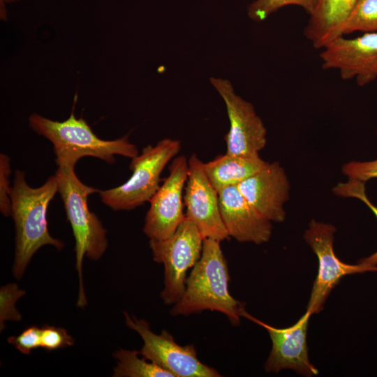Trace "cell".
<instances>
[{
	"label": "cell",
	"instance_id": "obj_5",
	"mask_svg": "<svg viewBox=\"0 0 377 377\" xmlns=\"http://www.w3.org/2000/svg\"><path fill=\"white\" fill-rule=\"evenodd\" d=\"M177 140L165 138L148 145L131 158L132 175L119 186L100 190L103 203L113 210H131L149 202L160 187L161 175L166 165L179 152Z\"/></svg>",
	"mask_w": 377,
	"mask_h": 377
},
{
	"label": "cell",
	"instance_id": "obj_9",
	"mask_svg": "<svg viewBox=\"0 0 377 377\" xmlns=\"http://www.w3.org/2000/svg\"><path fill=\"white\" fill-rule=\"evenodd\" d=\"M209 82L223 100L230 121L226 153L258 156L267 143V129L253 105L235 93L228 80L212 77Z\"/></svg>",
	"mask_w": 377,
	"mask_h": 377
},
{
	"label": "cell",
	"instance_id": "obj_27",
	"mask_svg": "<svg viewBox=\"0 0 377 377\" xmlns=\"http://www.w3.org/2000/svg\"><path fill=\"white\" fill-rule=\"evenodd\" d=\"M6 3H11L21 0H5Z\"/></svg>",
	"mask_w": 377,
	"mask_h": 377
},
{
	"label": "cell",
	"instance_id": "obj_15",
	"mask_svg": "<svg viewBox=\"0 0 377 377\" xmlns=\"http://www.w3.org/2000/svg\"><path fill=\"white\" fill-rule=\"evenodd\" d=\"M221 218L229 237L240 242L261 244L272 235V221L257 212L237 186L218 191Z\"/></svg>",
	"mask_w": 377,
	"mask_h": 377
},
{
	"label": "cell",
	"instance_id": "obj_17",
	"mask_svg": "<svg viewBox=\"0 0 377 377\" xmlns=\"http://www.w3.org/2000/svg\"><path fill=\"white\" fill-rule=\"evenodd\" d=\"M269 163L260 157H247L226 153L204 163V170L209 182L219 191L237 186L242 181L266 168Z\"/></svg>",
	"mask_w": 377,
	"mask_h": 377
},
{
	"label": "cell",
	"instance_id": "obj_7",
	"mask_svg": "<svg viewBox=\"0 0 377 377\" xmlns=\"http://www.w3.org/2000/svg\"><path fill=\"white\" fill-rule=\"evenodd\" d=\"M126 325L137 332L143 341L140 355L172 374L174 377H219L214 369L201 362L194 345L181 346L166 330L153 332L144 319L124 313Z\"/></svg>",
	"mask_w": 377,
	"mask_h": 377
},
{
	"label": "cell",
	"instance_id": "obj_20",
	"mask_svg": "<svg viewBox=\"0 0 377 377\" xmlns=\"http://www.w3.org/2000/svg\"><path fill=\"white\" fill-rule=\"evenodd\" d=\"M319 0H256L247 8L249 17L260 22L287 6L302 8L309 15L315 10Z\"/></svg>",
	"mask_w": 377,
	"mask_h": 377
},
{
	"label": "cell",
	"instance_id": "obj_25",
	"mask_svg": "<svg viewBox=\"0 0 377 377\" xmlns=\"http://www.w3.org/2000/svg\"><path fill=\"white\" fill-rule=\"evenodd\" d=\"M8 342L20 353L28 355L33 350L40 347L41 328L36 326L29 327L17 336L8 338Z\"/></svg>",
	"mask_w": 377,
	"mask_h": 377
},
{
	"label": "cell",
	"instance_id": "obj_4",
	"mask_svg": "<svg viewBox=\"0 0 377 377\" xmlns=\"http://www.w3.org/2000/svg\"><path fill=\"white\" fill-rule=\"evenodd\" d=\"M75 166H59L55 175L58 179V192L75 242V267L79 278L77 306L84 308L87 304L82 280L84 258L98 260L105 253L108 243L106 229L88 206V197L99 193L100 190L80 181L75 172Z\"/></svg>",
	"mask_w": 377,
	"mask_h": 377
},
{
	"label": "cell",
	"instance_id": "obj_8",
	"mask_svg": "<svg viewBox=\"0 0 377 377\" xmlns=\"http://www.w3.org/2000/svg\"><path fill=\"white\" fill-rule=\"evenodd\" d=\"M336 228L327 223L312 219L304 238L316 255L318 270L313 281L306 311L311 315L320 313L332 290L344 276L368 271H377L363 263L346 264L336 256L333 243Z\"/></svg>",
	"mask_w": 377,
	"mask_h": 377
},
{
	"label": "cell",
	"instance_id": "obj_26",
	"mask_svg": "<svg viewBox=\"0 0 377 377\" xmlns=\"http://www.w3.org/2000/svg\"><path fill=\"white\" fill-rule=\"evenodd\" d=\"M343 173L348 179L364 182L377 178V159L371 161H350L342 167Z\"/></svg>",
	"mask_w": 377,
	"mask_h": 377
},
{
	"label": "cell",
	"instance_id": "obj_21",
	"mask_svg": "<svg viewBox=\"0 0 377 377\" xmlns=\"http://www.w3.org/2000/svg\"><path fill=\"white\" fill-rule=\"evenodd\" d=\"M364 182L348 179L346 182H340L333 188L335 195L344 198H354L364 202L377 218V207L369 199L366 194ZM359 263L377 269V251L369 257L361 259Z\"/></svg>",
	"mask_w": 377,
	"mask_h": 377
},
{
	"label": "cell",
	"instance_id": "obj_18",
	"mask_svg": "<svg viewBox=\"0 0 377 377\" xmlns=\"http://www.w3.org/2000/svg\"><path fill=\"white\" fill-rule=\"evenodd\" d=\"M117 366L114 377H174L170 372L140 355L139 351L120 348L113 353Z\"/></svg>",
	"mask_w": 377,
	"mask_h": 377
},
{
	"label": "cell",
	"instance_id": "obj_2",
	"mask_svg": "<svg viewBox=\"0 0 377 377\" xmlns=\"http://www.w3.org/2000/svg\"><path fill=\"white\" fill-rule=\"evenodd\" d=\"M220 242L204 239L201 256L186 279L182 297L170 310L171 315L216 311L226 316L232 325L239 324L244 305L230 294L228 264Z\"/></svg>",
	"mask_w": 377,
	"mask_h": 377
},
{
	"label": "cell",
	"instance_id": "obj_6",
	"mask_svg": "<svg viewBox=\"0 0 377 377\" xmlns=\"http://www.w3.org/2000/svg\"><path fill=\"white\" fill-rule=\"evenodd\" d=\"M203 241L196 226L186 217L170 237L149 239L153 260L164 266V288L160 295L165 304H175L182 297L186 272L200 259Z\"/></svg>",
	"mask_w": 377,
	"mask_h": 377
},
{
	"label": "cell",
	"instance_id": "obj_3",
	"mask_svg": "<svg viewBox=\"0 0 377 377\" xmlns=\"http://www.w3.org/2000/svg\"><path fill=\"white\" fill-rule=\"evenodd\" d=\"M29 124L35 133L52 144L58 167L75 165L84 156L114 163L115 155L132 158L139 154L128 135L112 140L98 138L83 118L75 117L73 110L69 117L62 121L32 114L29 117Z\"/></svg>",
	"mask_w": 377,
	"mask_h": 377
},
{
	"label": "cell",
	"instance_id": "obj_22",
	"mask_svg": "<svg viewBox=\"0 0 377 377\" xmlns=\"http://www.w3.org/2000/svg\"><path fill=\"white\" fill-rule=\"evenodd\" d=\"M25 294V291L18 288L16 283L3 286L0 290V325L1 330L8 320L19 321L22 319L20 313L16 308L17 301Z\"/></svg>",
	"mask_w": 377,
	"mask_h": 377
},
{
	"label": "cell",
	"instance_id": "obj_23",
	"mask_svg": "<svg viewBox=\"0 0 377 377\" xmlns=\"http://www.w3.org/2000/svg\"><path fill=\"white\" fill-rule=\"evenodd\" d=\"M75 340L65 329L45 325L41 328L40 348L47 351L71 346Z\"/></svg>",
	"mask_w": 377,
	"mask_h": 377
},
{
	"label": "cell",
	"instance_id": "obj_24",
	"mask_svg": "<svg viewBox=\"0 0 377 377\" xmlns=\"http://www.w3.org/2000/svg\"><path fill=\"white\" fill-rule=\"evenodd\" d=\"M10 158L6 154H0V211L7 217L11 216L10 176Z\"/></svg>",
	"mask_w": 377,
	"mask_h": 377
},
{
	"label": "cell",
	"instance_id": "obj_13",
	"mask_svg": "<svg viewBox=\"0 0 377 377\" xmlns=\"http://www.w3.org/2000/svg\"><path fill=\"white\" fill-rule=\"evenodd\" d=\"M311 314L306 313L292 326L276 328L253 317L244 310L242 316L267 330L272 346L265 362L267 372L278 373L291 369L304 376L318 374V370L311 363L307 346V330Z\"/></svg>",
	"mask_w": 377,
	"mask_h": 377
},
{
	"label": "cell",
	"instance_id": "obj_14",
	"mask_svg": "<svg viewBox=\"0 0 377 377\" xmlns=\"http://www.w3.org/2000/svg\"><path fill=\"white\" fill-rule=\"evenodd\" d=\"M248 202L272 222L285 221L284 204L290 197V183L284 169L274 161L237 186Z\"/></svg>",
	"mask_w": 377,
	"mask_h": 377
},
{
	"label": "cell",
	"instance_id": "obj_1",
	"mask_svg": "<svg viewBox=\"0 0 377 377\" xmlns=\"http://www.w3.org/2000/svg\"><path fill=\"white\" fill-rule=\"evenodd\" d=\"M25 172H15L10 191L11 216L15 228L13 276L20 279L34 253L50 245L61 250L64 244L53 237L48 230L47 209L58 192L57 175L50 177L40 186L33 188L26 180Z\"/></svg>",
	"mask_w": 377,
	"mask_h": 377
},
{
	"label": "cell",
	"instance_id": "obj_12",
	"mask_svg": "<svg viewBox=\"0 0 377 377\" xmlns=\"http://www.w3.org/2000/svg\"><path fill=\"white\" fill-rule=\"evenodd\" d=\"M323 49V68L337 70L342 79H355L359 86L377 78V31L354 38L339 36Z\"/></svg>",
	"mask_w": 377,
	"mask_h": 377
},
{
	"label": "cell",
	"instance_id": "obj_16",
	"mask_svg": "<svg viewBox=\"0 0 377 377\" xmlns=\"http://www.w3.org/2000/svg\"><path fill=\"white\" fill-rule=\"evenodd\" d=\"M357 0H319L310 15L304 35L316 49H323L334 39L341 36L343 24Z\"/></svg>",
	"mask_w": 377,
	"mask_h": 377
},
{
	"label": "cell",
	"instance_id": "obj_11",
	"mask_svg": "<svg viewBox=\"0 0 377 377\" xmlns=\"http://www.w3.org/2000/svg\"><path fill=\"white\" fill-rule=\"evenodd\" d=\"M204 163L195 154L188 158V172L184 196L185 216L205 238L222 242L230 237L223 222L219 193L207 178Z\"/></svg>",
	"mask_w": 377,
	"mask_h": 377
},
{
	"label": "cell",
	"instance_id": "obj_19",
	"mask_svg": "<svg viewBox=\"0 0 377 377\" xmlns=\"http://www.w3.org/2000/svg\"><path fill=\"white\" fill-rule=\"evenodd\" d=\"M355 31H377V0H357L340 34L342 36Z\"/></svg>",
	"mask_w": 377,
	"mask_h": 377
},
{
	"label": "cell",
	"instance_id": "obj_10",
	"mask_svg": "<svg viewBox=\"0 0 377 377\" xmlns=\"http://www.w3.org/2000/svg\"><path fill=\"white\" fill-rule=\"evenodd\" d=\"M169 175L151 199L143 226L149 239L170 237L186 216L182 194L188 178V160L184 155L172 160Z\"/></svg>",
	"mask_w": 377,
	"mask_h": 377
}]
</instances>
